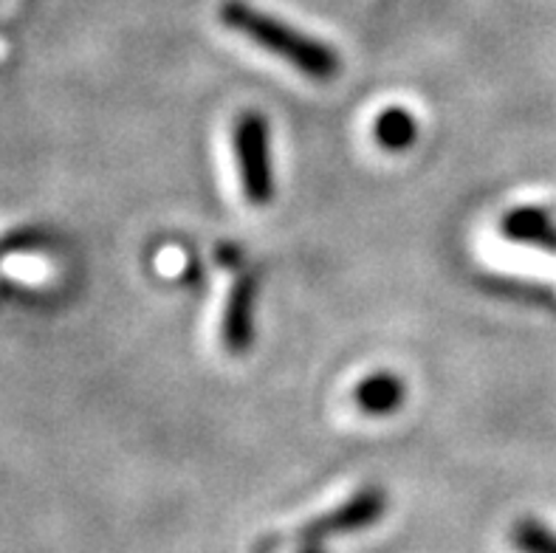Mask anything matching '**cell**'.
I'll return each instance as SVG.
<instances>
[{
	"mask_svg": "<svg viewBox=\"0 0 556 553\" xmlns=\"http://www.w3.org/2000/svg\"><path fill=\"white\" fill-rule=\"evenodd\" d=\"M220 21L232 32L243 35L247 40L257 42L268 54L280 56L289 65H294L300 74L317 83H331L339 77L342 60L333 51V46L317 40V37L296 32L286 21H277L271 14L254 9L247 0H224L220 3Z\"/></svg>",
	"mask_w": 556,
	"mask_h": 553,
	"instance_id": "obj_1",
	"label": "cell"
},
{
	"mask_svg": "<svg viewBox=\"0 0 556 553\" xmlns=\"http://www.w3.org/2000/svg\"><path fill=\"white\" fill-rule=\"evenodd\" d=\"M271 136L261 113H240L232 125V148L238 159L240 187L254 206H266L275 198V169H271Z\"/></svg>",
	"mask_w": 556,
	"mask_h": 553,
	"instance_id": "obj_2",
	"label": "cell"
},
{
	"mask_svg": "<svg viewBox=\"0 0 556 553\" xmlns=\"http://www.w3.org/2000/svg\"><path fill=\"white\" fill-rule=\"evenodd\" d=\"M384 512H388V494L370 486V489L356 491L353 498L339 503L331 512L319 514V517L296 528V542L300 545H323L333 537L365 531V528H374L384 517Z\"/></svg>",
	"mask_w": 556,
	"mask_h": 553,
	"instance_id": "obj_3",
	"label": "cell"
},
{
	"mask_svg": "<svg viewBox=\"0 0 556 553\" xmlns=\"http://www.w3.org/2000/svg\"><path fill=\"white\" fill-rule=\"evenodd\" d=\"M254 302H257V277L243 272L232 282L229 300L224 309V325H220V339L229 353H247L254 339Z\"/></svg>",
	"mask_w": 556,
	"mask_h": 553,
	"instance_id": "obj_4",
	"label": "cell"
},
{
	"mask_svg": "<svg viewBox=\"0 0 556 553\" xmlns=\"http://www.w3.org/2000/svg\"><path fill=\"white\" fill-rule=\"evenodd\" d=\"M404 395H407V387H404L402 376L381 370L362 378L353 392V401L365 415L381 418V415H393L404 404Z\"/></svg>",
	"mask_w": 556,
	"mask_h": 553,
	"instance_id": "obj_5",
	"label": "cell"
},
{
	"mask_svg": "<svg viewBox=\"0 0 556 553\" xmlns=\"http://www.w3.org/2000/svg\"><path fill=\"white\" fill-rule=\"evenodd\" d=\"M374 136L381 148L390 153H402L409 150L418 139V122L407 108H384L374 125Z\"/></svg>",
	"mask_w": 556,
	"mask_h": 553,
	"instance_id": "obj_6",
	"label": "cell"
},
{
	"mask_svg": "<svg viewBox=\"0 0 556 553\" xmlns=\"http://www.w3.org/2000/svg\"><path fill=\"white\" fill-rule=\"evenodd\" d=\"M503 235L520 243H536V246H556V229L551 226L548 215L531 206L508 212L503 217Z\"/></svg>",
	"mask_w": 556,
	"mask_h": 553,
	"instance_id": "obj_7",
	"label": "cell"
},
{
	"mask_svg": "<svg viewBox=\"0 0 556 553\" xmlns=\"http://www.w3.org/2000/svg\"><path fill=\"white\" fill-rule=\"evenodd\" d=\"M511 542L520 553H556V533L540 519H520L511 531Z\"/></svg>",
	"mask_w": 556,
	"mask_h": 553,
	"instance_id": "obj_8",
	"label": "cell"
},
{
	"mask_svg": "<svg viewBox=\"0 0 556 553\" xmlns=\"http://www.w3.org/2000/svg\"><path fill=\"white\" fill-rule=\"evenodd\" d=\"M296 553H325L323 545H303Z\"/></svg>",
	"mask_w": 556,
	"mask_h": 553,
	"instance_id": "obj_9",
	"label": "cell"
}]
</instances>
